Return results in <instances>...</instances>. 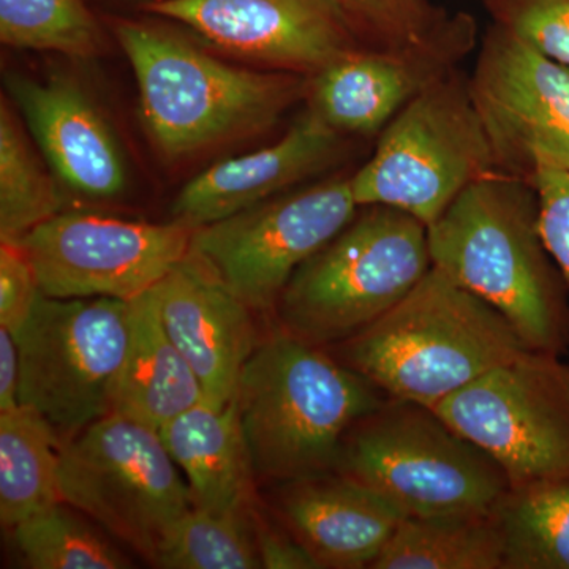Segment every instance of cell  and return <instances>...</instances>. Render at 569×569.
<instances>
[{"label":"cell","mask_w":569,"mask_h":569,"mask_svg":"<svg viewBox=\"0 0 569 569\" xmlns=\"http://www.w3.org/2000/svg\"><path fill=\"white\" fill-rule=\"evenodd\" d=\"M430 260L497 309L531 350L567 356L569 295L539 223L529 179L493 171L427 224Z\"/></svg>","instance_id":"cell-1"},{"label":"cell","mask_w":569,"mask_h":569,"mask_svg":"<svg viewBox=\"0 0 569 569\" xmlns=\"http://www.w3.org/2000/svg\"><path fill=\"white\" fill-rule=\"evenodd\" d=\"M388 399L328 348L277 329L247 359L236 389L258 485L336 471L350 430Z\"/></svg>","instance_id":"cell-2"},{"label":"cell","mask_w":569,"mask_h":569,"mask_svg":"<svg viewBox=\"0 0 569 569\" xmlns=\"http://www.w3.org/2000/svg\"><path fill=\"white\" fill-rule=\"evenodd\" d=\"M526 348L497 309L432 266L383 317L328 350L389 399L436 408Z\"/></svg>","instance_id":"cell-3"},{"label":"cell","mask_w":569,"mask_h":569,"mask_svg":"<svg viewBox=\"0 0 569 569\" xmlns=\"http://www.w3.org/2000/svg\"><path fill=\"white\" fill-rule=\"evenodd\" d=\"M114 32L149 137L170 159L261 132L307 93L305 74L236 69L156 26L121 21Z\"/></svg>","instance_id":"cell-4"},{"label":"cell","mask_w":569,"mask_h":569,"mask_svg":"<svg viewBox=\"0 0 569 569\" xmlns=\"http://www.w3.org/2000/svg\"><path fill=\"white\" fill-rule=\"evenodd\" d=\"M430 268L426 223L389 206H362L291 277L277 329L310 346H339L402 301Z\"/></svg>","instance_id":"cell-5"},{"label":"cell","mask_w":569,"mask_h":569,"mask_svg":"<svg viewBox=\"0 0 569 569\" xmlns=\"http://www.w3.org/2000/svg\"><path fill=\"white\" fill-rule=\"evenodd\" d=\"M336 471L407 518L486 515L511 488L492 458L433 408L396 399L350 430Z\"/></svg>","instance_id":"cell-6"},{"label":"cell","mask_w":569,"mask_h":569,"mask_svg":"<svg viewBox=\"0 0 569 569\" xmlns=\"http://www.w3.org/2000/svg\"><path fill=\"white\" fill-rule=\"evenodd\" d=\"M497 171L468 80L456 71L415 97L350 176L359 208L389 206L430 224L471 182Z\"/></svg>","instance_id":"cell-7"},{"label":"cell","mask_w":569,"mask_h":569,"mask_svg":"<svg viewBox=\"0 0 569 569\" xmlns=\"http://www.w3.org/2000/svg\"><path fill=\"white\" fill-rule=\"evenodd\" d=\"M160 432L110 413L61 445L62 500L152 563L164 531L193 507Z\"/></svg>","instance_id":"cell-8"},{"label":"cell","mask_w":569,"mask_h":569,"mask_svg":"<svg viewBox=\"0 0 569 569\" xmlns=\"http://www.w3.org/2000/svg\"><path fill=\"white\" fill-rule=\"evenodd\" d=\"M129 336V301L41 293L28 323L14 336L21 406L39 411L62 441L107 417Z\"/></svg>","instance_id":"cell-9"},{"label":"cell","mask_w":569,"mask_h":569,"mask_svg":"<svg viewBox=\"0 0 569 569\" xmlns=\"http://www.w3.org/2000/svg\"><path fill=\"white\" fill-rule=\"evenodd\" d=\"M433 410L481 448L509 486L569 477V359L526 350Z\"/></svg>","instance_id":"cell-10"},{"label":"cell","mask_w":569,"mask_h":569,"mask_svg":"<svg viewBox=\"0 0 569 569\" xmlns=\"http://www.w3.org/2000/svg\"><path fill=\"white\" fill-rule=\"evenodd\" d=\"M358 211L350 176H339L197 228L192 252L253 313H276L295 272Z\"/></svg>","instance_id":"cell-11"},{"label":"cell","mask_w":569,"mask_h":569,"mask_svg":"<svg viewBox=\"0 0 569 569\" xmlns=\"http://www.w3.org/2000/svg\"><path fill=\"white\" fill-rule=\"evenodd\" d=\"M194 228L132 222L84 212H59L17 244L50 298L132 301L192 249Z\"/></svg>","instance_id":"cell-12"},{"label":"cell","mask_w":569,"mask_h":569,"mask_svg":"<svg viewBox=\"0 0 569 569\" xmlns=\"http://www.w3.org/2000/svg\"><path fill=\"white\" fill-rule=\"evenodd\" d=\"M468 91L497 171L533 178L569 173V67L546 58L500 26L482 40Z\"/></svg>","instance_id":"cell-13"},{"label":"cell","mask_w":569,"mask_h":569,"mask_svg":"<svg viewBox=\"0 0 569 569\" xmlns=\"http://www.w3.org/2000/svg\"><path fill=\"white\" fill-rule=\"evenodd\" d=\"M146 7L220 50L305 77L366 47L343 0H151Z\"/></svg>","instance_id":"cell-14"},{"label":"cell","mask_w":569,"mask_h":569,"mask_svg":"<svg viewBox=\"0 0 569 569\" xmlns=\"http://www.w3.org/2000/svg\"><path fill=\"white\" fill-rule=\"evenodd\" d=\"M475 41L473 21L460 14L427 47L348 51L309 77V110L343 137H378L415 97L452 73Z\"/></svg>","instance_id":"cell-15"},{"label":"cell","mask_w":569,"mask_h":569,"mask_svg":"<svg viewBox=\"0 0 569 569\" xmlns=\"http://www.w3.org/2000/svg\"><path fill=\"white\" fill-rule=\"evenodd\" d=\"M160 320L203 387L208 402L236 397L258 340L252 310L190 252L152 287Z\"/></svg>","instance_id":"cell-16"},{"label":"cell","mask_w":569,"mask_h":569,"mask_svg":"<svg viewBox=\"0 0 569 569\" xmlns=\"http://www.w3.org/2000/svg\"><path fill=\"white\" fill-rule=\"evenodd\" d=\"M10 100L59 182L93 201L121 197L129 182L118 138L99 108L62 78H6Z\"/></svg>","instance_id":"cell-17"},{"label":"cell","mask_w":569,"mask_h":569,"mask_svg":"<svg viewBox=\"0 0 569 569\" xmlns=\"http://www.w3.org/2000/svg\"><path fill=\"white\" fill-rule=\"evenodd\" d=\"M346 148L347 137L307 108L271 146L222 160L186 183L171 217L194 230L219 222L323 173Z\"/></svg>","instance_id":"cell-18"},{"label":"cell","mask_w":569,"mask_h":569,"mask_svg":"<svg viewBox=\"0 0 569 569\" xmlns=\"http://www.w3.org/2000/svg\"><path fill=\"white\" fill-rule=\"evenodd\" d=\"M274 488L272 515L318 569L372 568L407 518L387 498L337 471Z\"/></svg>","instance_id":"cell-19"},{"label":"cell","mask_w":569,"mask_h":569,"mask_svg":"<svg viewBox=\"0 0 569 569\" xmlns=\"http://www.w3.org/2000/svg\"><path fill=\"white\" fill-rule=\"evenodd\" d=\"M159 432L186 477L194 508L219 515H252L260 507V485L236 397L224 406L203 400Z\"/></svg>","instance_id":"cell-20"},{"label":"cell","mask_w":569,"mask_h":569,"mask_svg":"<svg viewBox=\"0 0 569 569\" xmlns=\"http://www.w3.org/2000/svg\"><path fill=\"white\" fill-rule=\"evenodd\" d=\"M130 336L111 413L160 430L206 400L203 387L160 320L152 288L129 301Z\"/></svg>","instance_id":"cell-21"},{"label":"cell","mask_w":569,"mask_h":569,"mask_svg":"<svg viewBox=\"0 0 569 569\" xmlns=\"http://www.w3.org/2000/svg\"><path fill=\"white\" fill-rule=\"evenodd\" d=\"M62 438L39 411H0V522L7 530L62 500Z\"/></svg>","instance_id":"cell-22"},{"label":"cell","mask_w":569,"mask_h":569,"mask_svg":"<svg viewBox=\"0 0 569 569\" xmlns=\"http://www.w3.org/2000/svg\"><path fill=\"white\" fill-rule=\"evenodd\" d=\"M372 569H505L496 509L486 515L403 518Z\"/></svg>","instance_id":"cell-23"},{"label":"cell","mask_w":569,"mask_h":569,"mask_svg":"<svg viewBox=\"0 0 569 569\" xmlns=\"http://www.w3.org/2000/svg\"><path fill=\"white\" fill-rule=\"evenodd\" d=\"M496 516L505 569H569V477L509 488Z\"/></svg>","instance_id":"cell-24"},{"label":"cell","mask_w":569,"mask_h":569,"mask_svg":"<svg viewBox=\"0 0 569 569\" xmlns=\"http://www.w3.org/2000/svg\"><path fill=\"white\" fill-rule=\"evenodd\" d=\"M58 178L33 152L22 123L9 103L0 107V239L20 241L61 212Z\"/></svg>","instance_id":"cell-25"},{"label":"cell","mask_w":569,"mask_h":569,"mask_svg":"<svg viewBox=\"0 0 569 569\" xmlns=\"http://www.w3.org/2000/svg\"><path fill=\"white\" fill-rule=\"evenodd\" d=\"M103 530V529H102ZM102 530L66 501L37 512L11 529L14 549L32 569H126L132 560Z\"/></svg>","instance_id":"cell-26"},{"label":"cell","mask_w":569,"mask_h":569,"mask_svg":"<svg viewBox=\"0 0 569 569\" xmlns=\"http://www.w3.org/2000/svg\"><path fill=\"white\" fill-rule=\"evenodd\" d=\"M252 515H219L190 508L164 531L153 556V567L261 568Z\"/></svg>","instance_id":"cell-27"},{"label":"cell","mask_w":569,"mask_h":569,"mask_svg":"<svg viewBox=\"0 0 569 569\" xmlns=\"http://www.w3.org/2000/svg\"><path fill=\"white\" fill-rule=\"evenodd\" d=\"M0 40L18 50L92 58L102 32L84 0H0Z\"/></svg>","instance_id":"cell-28"},{"label":"cell","mask_w":569,"mask_h":569,"mask_svg":"<svg viewBox=\"0 0 569 569\" xmlns=\"http://www.w3.org/2000/svg\"><path fill=\"white\" fill-rule=\"evenodd\" d=\"M366 47L402 51L427 47L455 28L429 0H343Z\"/></svg>","instance_id":"cell-29"},{"label":"cell","mask_w":569,"mask_h":569,"mask_svg":"<svg viewBox=\"0 0 569 569\" xmlns=\"http://www.w3.org/2000/svg\"><path fill=\"white\" fill-rule=\"evenodd\" d=\"M497 26L569 67V0H488Z\"/></svg>","instance_id":"cell-30"},{"label":"cell","mask_w":569,"mask_h":569,"mask_svg":"<svg viewBox=\"0 0 569 569\" xmlns=\"http://www.w3.org/2000/svg\"><path fill=\"white\" fill-rule=\"evenodd\" d=\"M41 296L39 277L17 242L0 246V326L14 336L28 323Z\"/></svg>","instance_id":"cell-31"},{"label":"cell","mask_w":569,"mask_h":569,"mask_svg":"<svg viewBox=\"0 0 569 569\" xmlns=\"http://www.w3.org/2000/svg\"><path fill=\"white\" fill-rule=\"evenodd\" d=\"M539 200V223L550 257L556 261L569 295V173L541 168L531 178ZM569 359V343H568Z\"/></svg>","instance_id":"cell-32"},{"label":"cell","mask_w":569,"mask_h":569,"mask_svg":"<svg viewBox=\"0 0 569 569\" xmlns=\"http://www.w3.org/2000/svg\"><path fill=\"white\" fill-rule=\"evenodd\" d=\"M252 520L261 568L318 569L316 560L274 515L269 519L258 507L253 511Z\"/></svg>","instance_id":"cell-33"},{"label":"cell","mask_w":569,"mask_h":569,"mask_svg":"<svg viewBox=\"0 0 569 569\" xmlns=\"http://www.w3.org/2000/svg\"><path fill=\"white\" fill-rule=\"evenodd\" d=\"M21 358L17 337L0 326V411L20 407Z\"/></svg>","instance_id":"cell-34"}]
</instances>
